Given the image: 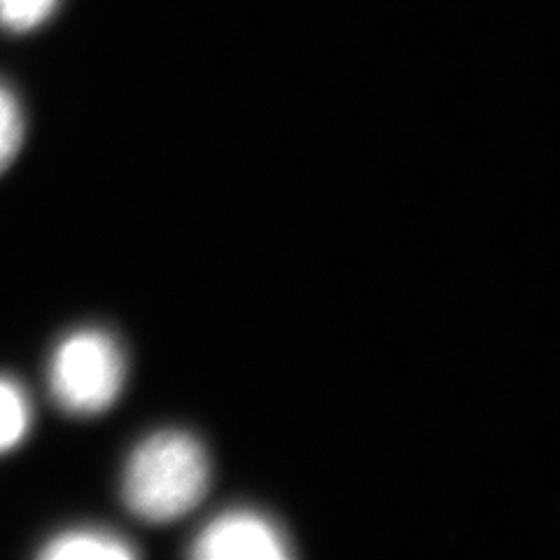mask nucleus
I'll return each mask as SVG.
<instances>
[{
	"label": "nucleus",
	"instance_id": "obj_1",
	"mask_svg": "<svg viewBox=\"0 0 560 560\" xmlns=\"http://www.w3.org/2000/svg\"><path fill=\"white\" fill-rule=\"evenodd\" d=\"M210 463L203 446L187 432H156L129 455L121 495L138 518L168 523L203 500Z\"/></svg>",
	"mask_w": 560,
	"mask_h": 560
},
{
	"label": "nucleus",
	"instance_id": "obj_3",
	"mask_svg": "<svg viewBox=\"0 0 560 560\" xmlns=\"http://www.w3.org/2000/svg\"><path fill=\"white\" fill-rule=\"evenodd\" d=\"M189 553L201 560H285L292 556L285 533L253 510L215 516L199 530Z\"/></svg>",
	"mask_w": 560,
	"mask_h": 560
},
{
	"label": "nucleus",
	"instance_id": "obj_6",
	"mask_svg": "<svg viewBox=\"0 0 560 560\" xmlns=\"http://www.w3.org/2000/svg\"><path fill=\"white\" fill-rule=\"evenodd\" d=\"M24 143V113L8 84L0 82V173L8 171Z\"/></svg>",
	"mask_w": 560,
	"mask_h": 560
},
{
	"label": "nucleus",
	"instance_id": "obj_2",
	"mask_svg": "<svg viewBox=\"0 0 560 560\" xmlns=\"http://www.w3.org/2000/svg\"><path fill=\"white\" fill-rule=\"evenodd\" d=\"M47 378L66 413L96 416L110 409L125 388V353L108 331L78 329L55 348Z\"/></svg>",
	"mask_w": 560,
	"mask_h": 560
},
{
	"label": "nucleus",
	"instance_id": "obj_5",
	"mask_svg": "<svg viewBox=\"0 0 560 560\" xmlns=\"http://www.w3.org/2000/svg\"><path fill=\"white\" fill-rule=\"evenodd\" d=\"M33 413L26 390L20 383L0 376V453L20 446L31 432Z\"/></svg>",
	"mask_w": 560,
	"mask_h": 560
},
{
	"label": "nucleus",
	"instance_id": "obj_7",
	"mask_svg": "<svg viewBox=\"0 0 560 560\" xmlns=\"http://www.w3.org/2000/svg\"><path fill=\"white\" fill-rule=\"evenodd\" d=\"M57 8L59 0H0V28L10 33L35 31Z\"/></svg>",
	"mask_w": 560,
	"mask_h": 560
},
{
	"label": "nucleus",
	"instance_id": "obj_4",
	"mask_svg": "<svg viewBox=\"0 0 560 560\" xmlns=\"http://www.w3.org/2000/svg\"><path fill=\"white\" fill-rule=\"evenodd\" d=\"M138 551L125 537L98 528L66 530L47 541L40 551L45 560H127Z\"/></svg>",
	"mask_w": 560,
	"mask_h": 560
}]
</instances>
